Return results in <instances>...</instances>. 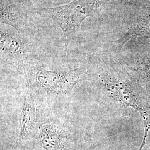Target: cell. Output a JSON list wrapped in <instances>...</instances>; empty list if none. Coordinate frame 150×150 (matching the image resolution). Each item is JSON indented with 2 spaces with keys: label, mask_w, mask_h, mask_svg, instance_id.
Wrapping results in <instances>:
<instances>
[{
  "label": "cell",
  "mask_w": 150,
  "mask_h": 150,
  "mask_svg": "<svg viewBox=\"0 0 150 150\" xmlns=\"http://www.w3.org/2000/svg\"><path fill=\"white\" fill-rule=\"evenodd\" d=\"M102 0H73L64 5L38 9L33 13L53 20L61 28L67 43L74 38L87 17L93 15Z\"/></svg>",
  "instance_id": "1"
},
{
  "label": "cell",
  "mask_w": 150,
  "mask_h": 150,
  "mask_svg": "<svg viewBox=\"0 0 150 150\" xmlns=\"http://www.w3.org/2000/svg\"><path fill=\"white\" fill-rule=\"evenodd\" d=\"M35 79L38 86L48 93L57 95L69 94L77 83L83 80L85 69L68 71H50L41 67L35 70Z\"/></svg>",
  "instance_id": "2"
},
{
  "label": "cell",
  "mask_w": 150,
  "mask_h": 150,
  "mask_svg": "<svg viewBox=\"0 0 150 150\" xmlns=\"http://www.w3.org/2000/svg\"><path fill=\"white\" fill-rule=\"evenodd\" d=\"M1 23L23 32L27 25V13L25 8L7 0H1Z\"/></svg>",
  "instance_id": "3"
},
{
  "label": "cell",
  "mask_w": 150,
  "mask_h": 150,
  "mask_svg": "<svg viewBox=\"0 0 150 150\" xmlns=\"http://www.w3.org/2000/svg\"><path fill=\"white\" fill-rule=\"evenodd\" d=\"M36 121V107L30 91L26 92L23 103L20 115V132L16 140L15 144L12 147L14 150L18 145L29 135L34 129Z\"/></svg>",
  "instance_id": "4"
},
{
  "label": "cell",
  "mask_w": 150,
  "mask_h": 150,
  "mask_svg": "<svg viewBox=\"0 0 150 150\" xmlns=\"http://www.w3.org/2000/svg\"><path fill=\"white\" fill-rule=\"evenodd\" d=\"M65 136L53 123H45L40 127L39 139L45 150H62Z\"/></svg>",
  "instance_id": "5"
},
{
  "label": "cell",
  "mask_w": 150,
  "mask_h": 150,
  "mask_svg": "<svg viewBox=\"0 0 150 150\" xmlns=\"http://www.w3.org/2000/svg\"><path fill=\"white\" fill-rule=\"evenodd\" d=\"M1 53L12 57H20L25 52V46L15 32L1 28Z\"/></svg>",
  "instance_id": "6"
},
{
  "label": "cell",
  "mask_w": 150,
  "mask_h": 150,
  "mask_svg": "<svg viewBox=\"0 0 150 150\" xmlns=\"http://www.w3.org/2000/svg\"><path fill=\"white\" fill-rule=\"evenodd\" d=\"M139 111L145 123V134L142 144L139 150H145L146 146V141L147 137H149V133L150 131V116L148 113L144 110L141 108Z\"/></svg>",
  "instance_id": "7"
}]
</instances>
